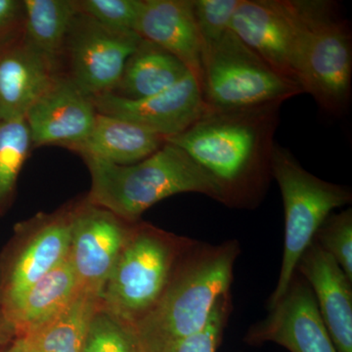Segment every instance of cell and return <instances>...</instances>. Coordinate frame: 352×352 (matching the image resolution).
I'll list each match as a JSON object with an SVG mask.
<instances>
[{
	"label": "cell",
	"mask_w": 352,
	"mask_h": 352,
	"mask_svg": "<svg viewBox=\"0 0 352 352\" xmlns=\"http://www.w3.org/2000/svg\"><path fill=\"white\" fill-rule=\"evenodd\" d=\"M283 103L207 110L188 129L166 142L177 146L219 185L223 204L254 208L271 177L274 135Z\"/></svg>",
	"instance_id": "1"
},
{
	"label": "cell",
	"mask_w": 352,
	"mask_h": 352,
	"mask_svg": "<svg viewBox=\"0 0 352 352\" xmlns=\"http://www.w3.org/2000/svg\"><path fill=\"white\" fill-rule=\"evenodd\" d=\"M239 254L237 240L217 245L194 241L176 263L159 302L134 327L142 346L183 339L203 330L215 303L230 293Z\"/></svg>",
	"instance_id": "2"
},
{
	"label": "cell",
	"mask_w": 352,
	"mask_h": 352,
	"mask_svg": "<svg viewBox=\"0 0 352 352\" xmlns=\"http://www.w3.org/2000/svg\"><path fill=\"white\" fill-rule=\"evenodd\" d=\"M91 175L87 201L135 223L157 201L182 193L203 194L223 204L217 183L187 153L170 142L147 159L118 166L82 157Z\"/></svg>",
	"instance_id": "3"
},
{
	"label": "cell",
	"mask_w": 352,
	"mask_h": 352,
	"mask_svg": "<svg viewBox=\"0 0 352 352\" xmlns=\"http://www.w3.org/2000/svg\"><path fill=\"white\" fill-rule=\"evenodd\" d=\"M193 239L135 222L100 298V307L134 329L163 295Z\"/></svg>",
	"instance_id": "4"
},
{
	"label": "cell",
	"mask_w": 352,
	"mask_h": 352,
	"mask_svg": "<svg viewBox=\"0 0 352 352\" xmlns=\"http://www.w3.org/2000/svg\"><path fill=\"white\" fill-rule=\"evenodd\" d=\"M302 34L298 85L319 107L342 117L351 100L352 36L340 7L328 0H300Z\"/></svg>",
	"instance_id": "5"
},
{
	"label": "cell",
	"mask_w": 352,
	"mask_h": 352,
	"mask_svg": "<svg viewBox=\"0 0 352 352\" xmlns=\"http://www.w3.org/2000/svg\"><path fill=\"white\" fill-rule=\"evenodd\" d=\"M271 176L281 190L285 212L283 261L268 309L283 296L303 252L333 210L351 203V189L322 180L305 170L293 153L275 143Z\"/></svg>",
	"instance_id": "6"
},
{
	"label": "cell",
	"mask_w": 352,
	"mask_h": 352,
	"mask_svg": "<svg viewBox=\"0 0 352 352\" xmlns=\"http://www.w3.org/2000/svg\"><path fill=\"white\" fill-rule=\"evenodd\" d=\"M201 94L207 110L284 103L303 94L276 73L232 31L203 48Z\"/></svg>",
	"instance_id": "7"
},
{
	"label": "cell",
	"mask_w": 352,
	"mask_h": 352,
	"mask_svg": "<svg viewBox=\"0 0 352 352\" xmlns=\"http://www.w3.org/2000/svg\"><path fill=\"white\" fill-rule=\"evenodd\" d=\"M74 203L16 226L0 256V308L68 258Z\"/></svg>",
	"instance_id": "8"
},
{
	"label": "cell",
	"mask_w": 352,
	"mask_h": 352,
	"mask_svg": "<svg viewBox=\"0 0 352 352\" xmlns=\"http://www.w3.org/2000/svg\"><path fill=\"white\" fill-rule=\"evenodd\" d=\"M230 30L276 73L300 87V0H241Z\"/></svg>",
	"instance_id": "9"
},
{
	"label": "cell",
	"mask_w": 352,
	"mask_h": 352,
	"mask_svg": "<svg viewBox=\"0 0 352 352\" xmlns=\"http://www.w3.org/2000/svg\"><path fill=\"white\" fill-rule=\"evenodd\" d=\"M141 39L136 32L113 31L80 12L65 44L66 75L89 96L113 92Z\"/></svg>",
	"instance_id": "10"
},
{
	"label": "cell",
	"mask_w": 352,
	"mask_h": 352,
	"mask_svg": "<svg viewBox=\"0 0 352 352\" xmlns=\"http://www.w3.org/2000/svg\"><path fill=\"white\" fill-rule=\"evenodd\" d=\"M133 224L87 199L74 203L69 259L80 291L100 300Z\"/></svg>",
	"instance_id": "11"
},
{
	"label": "cell",
	"mask_w": 352,
	"mask_h": 352,
	"mask_svg": "<svg viewBox=\"0 0 352 352\" xmlns=\"http://www.w3.org/2000/svg\"><path fill=\"white\" fill-rule=\"evenodd\" d=\"M245 342L252 346L275 342L291 352H337L314 292L296 272L268 316L248 331Z\"/></svg>",
	"instance_id": "12"
},
{
	"label": "cell",
	"mask_w": 352,
	"mask_h": 352,
	"mask_svg": "<svg viewBox=\"0 0 352 352\" xmlns=\"http://www.w3.org/2000/svg\"><path fill=\"white\" fill-rule=\"evenodd\" d=\"M92 100L97 113L129 120L164 138L188 129L206 109L200 85L191 74L173 87L146 98L132 100L106 92L95 95Z\"/></svg>",
	"instance_id": "13"
},
{
	"label": "cell",
	"mask_w": 352,
	"mask_h": 352,
	"mask_svg": "<svg viewBox=\"0 0 352 352\" xmlns=\"http://www.w3.org/2000/svg\"><path fill=\"white\" fill-rule=\"evenodd\" d=\"M97 111L92 97L66 74H58L25 115L32 147H73L89 135Z\"/></svg>",
	"instance_id": "14"
},
{
	"label": "cell",
	"mask_w": 352,
	"mask_h": 352,
	"mask_svg": "<svg viewBox=\"0 0 352 352\" xmlns=\"http://www.w3.org/2000/svg\"><path fill=\"white\" fill-rule=\"evenodd\" d=\"M296 272L314 292L337 352H352V282L346 273L315 240L303 252Z\"/></svg>",
	"instance_id": "15"
},
{
	"label": "cell",
	"mask_w": 352,
	"mask_h": 352,
	"mask_svg": "<svg viewBox=\"0 0 352 352\" xmlns=\"http://www.w3.org/2000/svg\"><path fill=\"white\" fill-rule=\"evenodd\" d=\"M59 67L39 52L23 34L0 50V120L25 119L47 89Z\"/></svg>",
	"instance_id": "16"
},
{
	"label": "cell",
	"mask_w": 352,
	"mask_h": 352,
	"mask_svg": "<svg viewBox=\"0 0 352 352\" xmlns=\"http://www.w3.org/2000/svg\"><path fill=\"white\" fill-rule=\"evenodd\" d=\"M135 32L180 60L201 87L203 44L191 0H142Z\"/></svg>",
	"instance_id": "17"
},
{
	"label": "cell",
	"mask_w": 352,
	"mask_h": 352,
	"mask_svg": "<svg viewBox=\"0 0 352 352\" xmlns=\"http://www.w3.org/2000/svg\"><path fill=\"white\" fill-rule=\"evenodd\" d=\"M80 292L68 256L0 309L13 324L17 337H23L63 311Z\"/></svg>",
	"instance_id": "18"
},
{
	"label": "cell",
	"mask_w": 352,
	"mask_h": 352,
	"mask_svg": "<svg viewBox=\"0 0 352 352\" xmlns=\"http://www.w3.org/2000/svg\"><path fill=\"white\" fill-rule=\"evenodd\" d=\"M166 138L129 120L97 113L85 140L69 150L118 166H131L161 149Z\"/></svg>",
	"instance_id": "19"
},
{
	"label": "cell",
	"mask_w": 352,
	"mask_h": 352,
	"mask_svg": "<svg viewBox=\"0 0 352 352\" xmlns=\"http://www.w3.org/2000/svg\"><path fill=\"white\" fill-rule=\"evenodd\" d=\"M180 60L151 41L141 39L126 60L113 94L126 99H142L168 89L188 76Z\"/></svg>",
	"instance_id": "20"
},
{
	"label": "cell",
	"mask_w": 352,
	"mask_h": 352,
	"mask_svg": "<svg viewBox=\"0 0 352 352\" xmlns=\"http://www.w3.org/2000/svg\"><path fill=\"white\" fill-rule=\"evenodd\" d=\"M24 38L60 67L65 44L78 10V0H23Z\"/></svg>",
	"instance_id": "21"
},
{
	"label": "cell",
	"mask_w": 352,
	"mask_h": 352,
	"mask_svg": "<svg viewBox=\"0 0 352 352\" xmlns=\"http://www.w3.org/2000/svg\"><path fill=\"white\" fill-rule=\"evenodd\" d=\"M100 305L97 296L80 292L63 311L38 330L23 336L31 352H82L90 321Z\"/></svg>",
	"instance_id": "22"
},
{
	"label": "cell",
	"mask_w": 352,
	"mask_h": 352,
	"mask_svg": "<svg viewBox=\"0 0 352 352\" xmlns=\"http://www.w3.org/2000/svg\"><path fill=\"white\" fill-rule=\"evenodd\" d=\"M32 148L25 119L0 120V217L12 204L18 178Z\"/></svg>",
	"instance_id": "23"
},
{
	"label": "cell",
	"mask_w": 352,
	"mask_h": 352,
	"mask_svg": "<svg viewBox=\"0 0 352 352\" xmlns=\"http://www.w3.org/2000/svg\"><path fill=\"white\" fill-rule=\"evenodd\" d=\"M82 352H146L134 329L99 305Z\"/></svg>",
	"instance_id": "24"
},
{
	"label": "cell",
	"mask_w": 352,
	"mask_h": 352,
	"mask_svg": "<svg viewBox=\"0 0 352 352\" xmlns=\"http://www.w3.org/2000/svg\"><path fill=\"white\" fill-rule=\"evenodd\" d=\"M231 311L232 298L229 293L215 303L207 325L200 332L183 339L143 347L146 352H217Z\"/></svg>",
	"instance_id": "25"
},
{
	"label": "cell",
	"mask_w": 352,
	"mask_h": 352,
	"mask_svg": "<svg viewBox=\"0 0 352 352\" xmlns=\"http://www.w3.org/2000/svg\"><path fill=\"white\" fill-rule=\"evenodd\" d=\"M314 240L327 252L352 282V210L331 214L319 227Z\"/></svg>",
	"instance_id": "26"
},
{
	"label": "cell",
	"mask_w": 352,
	"mask_h": 352,
	"mask_svg": "<svg viewBox=\"0 0 352 352\" xmlns=\"http://www.w3.org/2000/svg\"><path fill=\"white\" fill-rule=\"evenodd\" d=\"M142 0H78V10L119 32H136Z\"/></svg>",
	"instance_id": "27"
},
{
	"label": "cell",
	"mask_w": 352,
	"mask_h": 352,
	"mask_svg": "<svg viewBox=\"0 0 352 352\" xmlns=\"http://www.w3.org/2000/svg\"><path fill=\"white\" fill-rule=\"evenodd\" d=\"M241 0H191L192 10L203 48L230 31L234 13Z\"/></svg>",
	"instance_id": "28"
},
{
	"label": "cell",
	"mask_w": 352,
	"mask_h": 352,
	"mask_svg": "<svg viewBox=\"0 0 352 352\" xmlns=\"http://www.w3.org/2000/svg\"><path fill=\"white\" fill-rule=\"evenodd\" d=\"M24 6L21 0H0V50L24 34Z\"/></svg>",
	"instance_id": "29"
},
{
	"label": "cell",
	"mask_w": 352,
	"mask_h": 352,
	"mask_svg": "<svg viewBox=\"0 0 352 352\" xmlns=\"http://www.w3.org/2000/svg\"><path fill=\"white\" fill-rule=\"evenodd\" d=\"M13 338H17L15 327L0 309V346H3Z\"/></svg>",
	"instance_id": "30"
},
{
	"label": "cell",
	"mask_w": 352,
	"mask_h": 352,
	"mask_svg": "<svg viewBox=\"0 0 352 352\" xmlns=\"http://www.w3.org/2000/svg\"><path fill=\"white\" fill-rule=\"evenodd\" d=\"M2 352H31L30 347L28 346L27 340L24 337H17L13 340L11 346Z\"/></svg>",
	"instance_id": "31"
},
{
	"label": "cell",
	"mask_w": 352,
	"mask_h": 352,
	"mask_svg": "<svg viewBox=\"0 0 352 352\" xmlns=\"http://www.w3.org/2000/svg\"><path fill=\"white\" fill-rule=\"evenodd\" d=\"M0 352H2V351H0Z\"/></svg>",
	"instance_id": "32"
}]
</instances>
